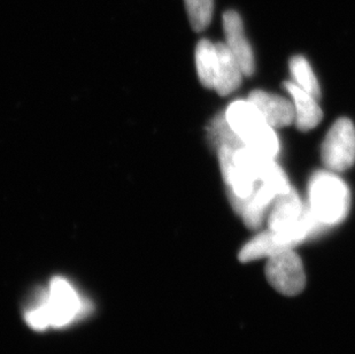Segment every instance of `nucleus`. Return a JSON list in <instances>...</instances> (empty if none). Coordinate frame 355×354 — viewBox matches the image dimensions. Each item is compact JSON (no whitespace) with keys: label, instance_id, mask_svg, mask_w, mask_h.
I'll use <instances>...</instances> for the list:
<instances>
[{"label":"nucleus","instance_id":"1","mask_svg":"<svg viewBox=\"0 0 355 354\" xmlns=\"http://www.w3.org/2000/svg\"><path fill=\"white\" fill-rule=\"evenodd\" d=\"M84 304L74 287L64 278H53L49 289L36 296L26 320L35 330L62 328L82 314Z\"/></svg>","mask_w":355,"mask_h":354},{"label":"nucleus","instance_id":"2","mask_svg":"<svg viewBox=\"0 0 355 354\" xmlns=\"http://www.w3.org/2000/svg\"><path fill=\"white\" fill-rule=\"evenodd\" d=\"M268 229L292 248L323 230L293 187L276 198L269 214Z\"/></svg>","mask_w":355,"mask_h":354},{"label":"nucleus","instance_id":"3","mask_svg":"<svg viewBox=\"0 0 355 354\" xmlns=\"http://www.w3.org/2000/svg\"><path fill=\"white\" fill-rule=\"evenodd\" d=\"M309 208L323 229L345 220L351 206L347 184L331 171H318L309 183Z\"/></svg>","mask_w":355,"mask_h":354},{"label":"nucleus","instance_id":"4","mask_svg":"<svg viewBox=\"0 0 355 354\" xmlns=\"http://www.w3.org/2000/svg\"><path fill=\"white\" fill-rule=\"evenodd\" d=\"M225 114L229 126L246 146L269 157L277 155L279 152L277 135L251 101L248 99L234 101Z\"/></svg>","mask_w":355,"mask_h":354},{"label":"nucleus","instance_id":"5","mask_svg":"<svg viewBox=\"0 0 355 354\" xmlns=\"http://www.w3.org/2000/svg\"><path fill=\"white\" fill-rule=\"evenodd\" d=\"M322 162L329 171H344L355 162V128L347 117L332 124L322 144Z\"/></svg>","mask_w":355,"mask_h":354},{"label":"nucleus","instance_id":"6","mask_svg":"<svg viewBox=\"0 0 355 354\" xmlns=\"http://www.w3.org/2000/svg\"><path fill=\"white\" fill-rule=\"evenodd\" d=\"M265 274L269 284L283 296L293 297L305 289L304 264L293 248L282 251L268 258Z\"/></svg>","mask_w":355,"mask_h":354},{"label":"nucleus","instance_id":"7","mask_svg":"<svg viewBox=\"0 0 355 354\" xmlns=\"http://www.w3.org/2000/svg\"><path fill=\"white\" fill-rule=\"evenodd\" d=\"M235 161L253 180H261L272 187L278 196L290 191V182L284 171L278 166L275 158L260 153L250 147H241L234 153Z\"/></svg>","mask_w":355,"mask_h":354},{"label":"nucleus","instance_id":"8","mask_svg":"<svg viewBox=\"0 0 355 354\" xmlns=\"http://www.w3.org/2000/svg\"><path fill=\"white\" fill-rule=\"evenodd\" d=\"M278 194L267 184L255 187L254 192L248 198L237 197L228 194L234 211L243 219L245 226L251 230H258L265 221L266 214L272 208Z\"/></svg>","mask_w":355,"mask_h":354},{"label":"nucleus","instance_id":"9","mask_svg":"<svg viewBox=\"0 0 355 354\" xmlns=\"http://www.w3.org/2000/svg\"><path fill=\"white\" fill-rule=\"evenodd\" d=\"M223 29L227 38L225 44L241 66V71L246 76H251L255 69L254 54L245 36L241 15L235 10H227L223 14Z\"/></svg>","mask_w":355,"mask_h":354},{"label":"nucleus","instance_id":"10","mask_svg":"<svg viewBox=\"0 0 355 354\" xmlns=\"http://www.w3.org/2000/svg\"><path fill=\"white\" fill-rule=\"evenodd\" d=\"M248 101L260 110L269 126L274 129L288 127L295 122V106L281 96L253 90L248 94Z\"/></svg>","mask_w":355,"mask_h":354},{"label":"nucleus","instance_id":"11","mask_svg":"<svg viewBox=\"0 0 355 354\" xmlns=\"http://www.w3.org/2000/svg\"><path fill=\"white\" fill-rule=\"evenodd\" d=\"M218 161L221 166L222 175L225 180L228 194L237 197L248 198L255 190V180L252 178L235 161V149L228 145L218 147Z\"/></svg>","mask_w":355,"mask_h":354},{"label":"nucleus","instance_id":"12","mask_svg":"<svg viewBox=\"0 0 355 354\" xmlns=\"http://www.w3.org/2000/svg\"><path fill=\"white\" fill-rule=\"evenodd\" d=\"M283 87L286 89L292 99L295 112V126L300 131L312 130L321 122L323 112L318 106V99L312 94L302 90L293 82H285Z\"/></svg>","mask_w":355,"mask_h":354},{"label":"nucleus","instance_id":"13","mask_svg":"<svg viewBox=\"0 0 355 354\" xmlns=\"http://www.w3.org/2000/svg\"><path fill=\"white\" fill-rule=\"evenodd\" d=\"M218 53V68L214 90L220 96H228L241 87V76L244 75L232 51L227 44H215Z\"/></svg>","mask_w":355,"mask_h":354},{"label":"nucleus","instance_id":"14","mask_svg":"<svg viewBox=\"0 0 355 354\" xmlns=\"http://www.w3.org/2000/svg\"><path fill=\"white\" fill-rule=\"evenodd\" d=\"M290 246L282 242L272 230L267 229L252 238L251 241L241 248L238 259L241 262H251V261L268 259V258L279 253L282 251L290 250Z\"/></svg>","mask_w":355,"mask_h":354},{"label":"nucleus","instance_id":"15","mask_svg":"<svg viewBox=\"0 0 355 354\" xmlns=\"http://www.w3.org/2000/svg\"><path fill=\"white\" fill-rule=\"evenodd\" d=\"M196 67L201 84L208 89H214L218 68L216 47L211 40H201L196 47Z\"/></svg>","mask_w":355,"mask_h":354},{"label":"nucleus","instance_id":"16","mask_svg":"<svg viewBox=\"0 0 355 354\" xmlns=\"http://www.w3.org/2000/svg\"><path fill=\"white\" fill-rule=\"evenodd\" d=\"M290 71L295 80V83L299 87H302V90L312 94L313 97H315L316 99L321 97V90H320L318 78L305 58L302 56L292 57L290 60Z\"/></svg>","mask_w":355,"mask_h":354},{"label":"nucleus","instance_id":"17","mask_svg":"<svg viewBox=\"0 0 355 354\" xmlns=\"http://www.w3.org/2000/svg\"><path fill=\"white\" fill-rule=\"evenodd\" d=\"M208 135L211 141L214 143L215 146L220 147L221 145H228L237 150L245 146V144L241 141L229 126L228 121L225 119V114H218L211 120V126L208 129Z\"/></svg>","mask_w":355,"mask_h":354},{"label":"nucleus","instance_id":"18","mask_svg":"<svg viewBox=\"0 0 355 354\" xmlns=\"http://www.w3.org/2000/svg\"><path fill=\"white\" fill-rule=\"evenodd\" d=\"M192 29L202 31L209 26L214 10V0H184Z\"/></svg>","mask_w":355,"mask_h":354}]
</instances>
